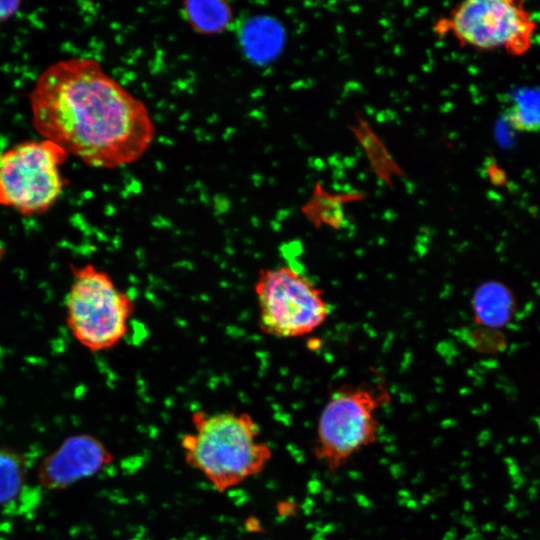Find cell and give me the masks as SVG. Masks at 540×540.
Returning a JSON list of instances; mask_svg holds the SVG:
<instances>
[{
  "label": "cell",
  "mask_w": 540,
  "mask_h": 540,
  "mask_svg": "<svg viewBox=\"0 0 540 540\" xmlns=\"http://www.w3.org/2000/svg\"><path fill=\"white\" fill-rule=\"evenodd\" d=\"M29 98L35 130L88 166L131 164L154 140L146 105L93 58L72 57L49 65Z\"/></svg>",
  "instance_id": "1"
},
{
  "label": "cell",
  "mask_w": 540,
  "mask_h": 540,
  "mask_svg": "<svg viewBox=\"0 0 540 540\" xmlns=\"http://www.w3.org/2000/svg\"><path fill=\"white\" fill-rule=\"evenodd\" d=\"M191 425L180 439L185 462L219 493L258 476L272 459L271 446L248 412L196 410Z\"/></svg>",
  "instance_id": "2"
},
{
  "label": "cell",
  "mask_w": 540,
  "mask_h": 540,
  "mask_svg": "<svg viewBox=\"0 0 540 540\" xmlns=\"http://www.w3.org/2000/svg\"><path fill=\"white\" fill-rule=\"evenodd\" d=\"M390 401L382 387L342 386L324 405L312 452L328 471L337 472L378 440V412Z\"/></svg>",
  "instance_id": "3"
},
{
  "label": "cell",
  "mask_w": 540,
  "mask_h": 540,
  "mask_svg": "<svg viewBox=\"0 0 540 540\" xmlns=\"http://www.w3.org/2000/svg\"><path fill=\"white\" fill-rule=\"evenodd\" d=\"M72 274L73 282L65 300L71 333L93 352L115 347L128 331L134 301L107 272L92 264L73 266Z\"/></svg>",
  "instance_id": "4"
},
{
  "label": "cell",
  "mask_w": 540,
  "mask_h": 540,
  "mask_svg": "<svg viewBox=\"0 0 540 540\" xmlns=\"http://www.w3.org/2000/svg\"><path fill=\"white\" fill-rule=\"evenodd\" d=\"M435 30L463 47L519 57L532 47L537 23L522 1L467 0L439 19Z\"/></svg>",
  "instance_id": "5"
},
{
  "label": "cell",
  "mask_w": 540,
  "mask_h": 540,
  "mask_svg": "<svg viewBox=\"0 0 540 540\" xmlns=\"http://www.w3.org/2000/svg\"><path fill=\"white\" fill-rule=\"evenodd\" d=\"M68 153L43 139L0 151V205L24 215L46 212L64 188L60 167Z\"/></svg>",
  "instance_id": "6"
},
{
  "label": "cell",
  "mask_w": 540,
  "mask_h": 540,
  "mask_svg": "<svg viewBox=\"0 0 540 540\" xmlns=\"http://www.w3.org/2000/svg\"><path fill=\"white\" fill-rule=\"evenodd\" d=\"M254 291L260 329L273 337L307 335L330 314L322 290L289 266L262 269Z\"/></svg>",
  "instance_id": "7"
},
{
  "label": "cell",
  "mask_w": 540,
  "mask_h": 540,
  "mask_svg": "<svg viewBox=\"0 0 540 540\" xmlns=\"http://www.w3.org/2000/svg\"><path fill=\"white\" fill-rule=\"evenodd\" d=\"M113 461V453L101 440L78 434L67 438L43 460L37 477L40 486L47 490L64 489L93 476Z\"/></svg>",
  "instance_id": "8"
},
{
  "label": "cell",
  "mask_w": 540,
  "mask_h": 540,
  "mask_svg": "<svg viewBox=\"0 0 540 540\" xmlns=\"http://www.w3.org/2000/svg\"><path fill=\"white\" fill-rule=\"evenodd\" d=\"M472 308L478 323L486 328L496 329L511 320L516 301L507 286L498 281H488L475 291Z\"/></svg>",
  "instance_id": "9"
},
{
  "label": "cell",
  "mask_w": 540,
  "mask_h": 540,
  "mask_svg": "<svg viewBox=\"0 0 540 540\" xmlns=\"http://www.w3.org/2000/svg\"><path fill=\"white\" fill-rule=\"evenodd\" d=\"M181 11L191 28L205 35L223 32L233 19V9L225 1H186Z\"/></svg>",
  "instance_id": "10"
},
{
  "label": "cell",
  "mask_w": 540,
  "mask_h": 540,
  "mask_svg": "<svg viewBox=\"0 0 540 540\" xmlns=\"http://www.w3.org/2000/svg\"><path fill=\"white\" fill-rule=\"evenodd\" d=\"M24 458L9 448L0 447V504L14 500L24 488Z\"/></svg>",
  "instance_id": "11"
},
{
  "label": "cell",
  "mask_w": 540,
  "mask_h": 540,
  "mask_svg": "<svg viewBox=\"0 0 540 540\" xmlns=\"http://www.w3.org/2000/svg\"><path fill=\"white\" fill-rule=\"evenodd\" d=\"M21 1H0V22L12 18L20 9Z\"/></svg>",
  "instance_id": "12"
}]
</instances>
